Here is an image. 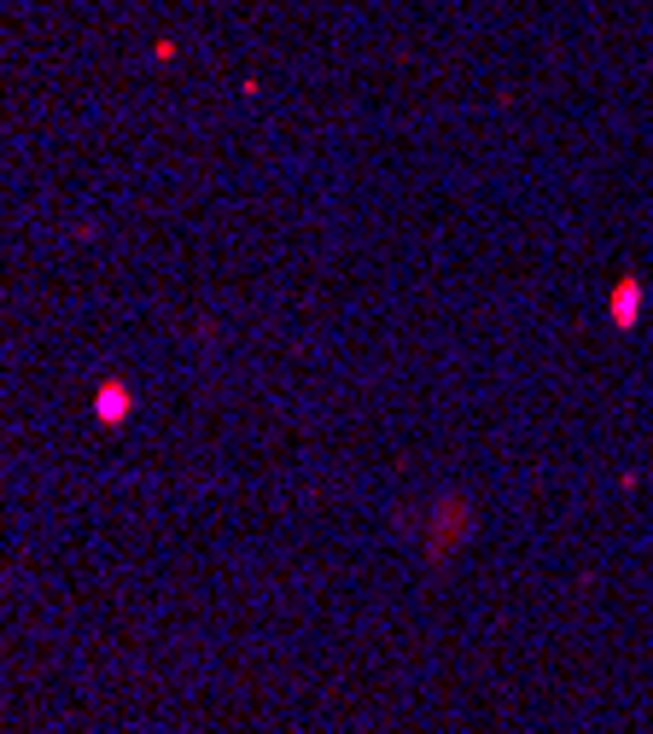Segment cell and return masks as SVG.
Listing matches in <instances>:
<instances>
[{
  "label": "cell",
  "instance_id": "cell-1",
  "mask_svg": "<svg viewBox=\"0 0 653 734\" xmlns=\"http://www.w3.org/2000/svg\"><path fill=\"white\" fill-rule=\"evenodd\" d=\"M613 315H619V321H630V315H636V280H624V292L613 298Z\"/></svg>",
  "mask_w": 653,
  "mask_h": 734
},
{
  "label": "cell",
  "instance_id": "cell-2",
  "mask_svg": "<svg viewBox=\"0 0 653 734\" xmlns=\"http://www.w3.org/2000/svg\"><path fill=\"white\" fill-rule=\"evenodd\" d=\"M123 408H129V397H123L117 385H111V391H100V414H105V420H117Z\"/></svg>",
  "mask_w": 653,
  "mask_h": 734
}]
</instances>
